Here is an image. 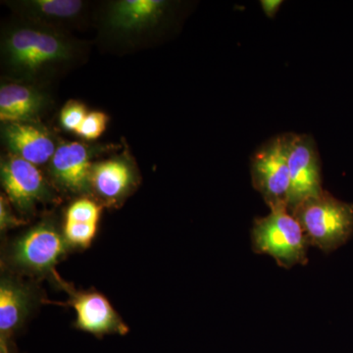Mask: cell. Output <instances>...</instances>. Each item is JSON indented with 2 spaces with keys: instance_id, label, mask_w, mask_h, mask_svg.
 I'll return each mask as SVG.
<instances>
[{
  "instance_id": "obj_1",
  "label": "cell",
  "mask_w": 353,
  "mask_h": 353,
  "mask_svg": "<svg viewBox=\"0 0 353 353\" xmlns=\"http://www.w3.org/2000/svg\"><path fill=\"white\" fill-rule=\"evenodd\" d=\"M70 250L63 226L46 217L6 243L2 267L16 275L46 279L58 289L64 290L68 283L60 277L57 266Z\"/></svg>"
},
{
  "instance_id": "obj_2",
  "label": "cell",
  "mask_w": 353,
  "mask_h": 353,
  "mask_svg": "<svg viewBox=\"0 0 353 353\" xmlns=\"http://www.w3.org/2000/svg\"><path fill=\"white\" fill-rule=\"evenodd\" d=\"M292 214L303 227L309 245L325 253L338 250L353 234V204L324 190L299 203Z\"/></svg>"
},
{
  "instance_id": "obj_3",
  "label": "cell",
  "mask_w": 353,
  "mask_h": 353,
  "mask_svg": "<svg viewBox=\"0 0 353 353\" xmlns=\"http://www.w3.org/2000/svg\"><path fill=\"white\" fill-rule=\"evenodd\" d=\"M252 243L255 252L273 257L284 268L307 263V236L287 206L270 208L268 215L254 220Z\"/></svg>"
},
{
  "instance_id": "obj_4",
  "label": "cell",
  "mask_w": 353,
  "mask_h": 353,
  "mask_svg": "<svg viewBox=\"0 0 353 353\" xmlns=\"http://www.w3.org/2000/svg\"><path fill=\"white\" fill-rule=\"evenodd\" d=\"M290 134L267 141L253 153L250 162L252 185L269 208L287 206L290 194Z\"/></svg>"
},
{
  "instance_id": "obj_5",
  "label": "cell",
  "mask_w": 353,
  "mask_h": 353,
  "mask_svg": "<svg viewBox=\"0 0 353 353\" xmlns=\"http://www.w3.org/2000/svg\"><path fill=\"white\" fill-rule=\"evenodd\" d=\"M6 55L18 71L31 73L71 55L69 43L57 34L32 28H20L7 37Z\"/></svg>"
},
{
  "instance_id": "obj_6",
  "label": "cell",
  "mask_w": 353,
  "mask_h": 353,
  "mask_svg": "<svg viewBox=\"0 0 353 353\" xmlns=\"http://www.w3.org/2000/svg\"><path fill=\"white\" fill-rule=\"evenodd\" d=\"M0 179L8 201L24 214L32 213L39 202L55 199L50 183L37 165L16 155L2 158Z\"/></svg>"
},
{
  "instance_id": "obj_7",
  "label": "cell",
  "mask_w": 353,
  "mask_h": 353,
  "mask_svg": "<svg viewBox=\"0 0 353 353\" xmlns=\"http://www.w3.org/2000/svg\"><path fill=\"white\" fill-rule=\"evenodd\" d=\"M290 194L288 208L292 212L299 203L320 196L321 162L314 139L305 134H290Z\"/></svg>"
},
{
  "instance_id": "obj_8",
  "label": "cell",
  "mask_w": 353,
  "mask_h": 353,
  "mask_svg": "<svg viewBox=\"0 0 353 353\" xmlns=\"http://www.w3.org/2000/svg\"><path fill=\"white\" fill-rule=\"evenodd\" d=\"M63 290L69 294L68 301L57 303L75 310L74 328L99 339L108 334L125 336L129 333V326L101 292L95 290H78L69 284Z\"/></svg>"
},
{
  "instance_id": "obj_9",
  "label": "cell",
  "mask_w": 353,
  "mask_h": 353,
  "mask_svg": "<svg viewBox=\"0 0 353 353\" xmlns=\"http://www.w3.org/2000/svg\"><path fill=\"white\" fill-rule=\"evenodd\" d=\"M36 284L2 270L0 280V341L14 343L37 305L46 303Z\"/></svg>"
},
{
  "instance_id": "obj_10",
  "label": "cell",
  "mask_w": 353,
  "mask_h": 353,
  "mask_svg": "<svg viewBox=\"0 0 353 353\" xmlns=\"http://www.w3.org/2000/svg\"><path fill=\"white\" fill-rule=\"evenodd\" d=\"M90 150L80 143H64L58 145L50 161L53 182L64 192L87 194L92 192L90 176L92 165Z\"/></svg>"
},
{
  "instance_id": "obj_11",
  "label": "cell",
  "mask_w": 353,
  "mask_h": 353,
  "mask_svg": "<svg viewBox=\"0 0 353 353\" xmlns=\"http://www.w3.org/2000/svg\"><path fill=\"white\" fill-rule=\"evenodd\" d=\"M2 138L11 154L37 166L50 161L57 148L50 132L34 122L7 123Z\"/></svg>"
},
{
  "instance_id": "obj_12",
  "label": "cell",
  "mask_w": 353,
  "mask_h": 353,
  "mask_svg": "<svg viewBox=\"0 0 353 353\" xmlns=\"http://www.w3.org/2000/svg\"><path fill=\"white\" fill-rule=\"evenodd\" d=\"M136 183V173L126 160L113 158L92 165V192L103 201L114 203L121 201Z\"/></svg>"
},
{
  "instance_id": "obj_13",
  "label": "cell",
  "mask_w": 353,
  "mask_h": 353,
  "mask_svg": "<svg viewBox=\"0 0 353 353\" xmlns=\"http://www.w3.org/2000/svg\"><path fill=\"white\" fill-rule=\"evenodd\" d=\"M166 6L162 0H121L111 8L109 25L115 31L138 32L155 24Z\"/></svg>"
},
{
  "instance_id": "obj_14",
  "label": "cell",
  "mask_w": 353,
  "mask_h": 353,
  "mask_svg": "<svg viewBox=\"0 0 353 353\" xmlns=\"http://www.w3.org/2000/svg\"><path fill=\"white\" fill-rule=\"evenodd\" d=\"M43 108V97L36 90L19 83L0 88V121L7 123L32 122Z\"/></svg>"
},
{
  "instance_id": "obj_15",
  "label": "cell",
  "mask_w": 353,
  "mask_h": 353,
  "mask_svg": "<svg viewBox=\"0 0 353 353\" xmlns=\"http://www.w3.org/2000/svg\"><path fill=\"white\" fill-rule=\"evenodd\" d=\"M25 6L32 15L43 19L67 20L79 15L85 4L80 0H32Z\"/></svg>"
},
{
  "instance_id": "obj_16",
  "label": "cell",
  "mask_w": 353,
  "mask_h": 353,
  "mask_svg": "<svg viewBox=\"0 0 353 353\" xmlns=\"http://www.w3.org/2000/svg\"><path fill=\"white\" fill-rule=\"evenodd\" d=\"M101 210L99 202L88 197H81L70 204L65 214L64 222L99 224Z\"/></svg>"
},
{
  "instance_id": "obj_17",
  "label": "cell",
  "mask_w": 353,
  "mask_h": 353,
  "mask_svg": "<svg viewBox=\"0 0 353 353\" xmlns=\"http://www.w3.org/2000/svg\"><path fill=\"white\" fill-rule=\"evenodd\" d=\"M99 224L64 222L63 233L71 250H87L92 245Z\"/></svg>"
},
{
  "instance_id": "obj_18",
  "label": "cell",
  "mask_w": 353,
  "mask_h": 353,
  "mask_svg": "<svg viewBox=\"0 0 353 353\" xmlns=\"http://www.w3.org/2000/svg\"><path fill=\"white\" fill-rule=\"evenodd\" d=\"M108 123V116L105 113L101 111L88 112L76 134L85 139L99 138L105 131Z\"/></svg>"
},
{
  "instance_id": "obj_19",
  "label": "cell",
  "mask_w": 353,
  "mask_h": 353,
  "mask_svg": "<svg viewBox=\"0 0 353 353\" xmlns=\"http://www.w3.org/2000/svg\"><path fill=\"white\" fill-rule=\"evenodd\" d=\"M88 114L87 108L83 103L70 101L61 110L60 123L67 131L76 132Z\"/></svg>"
},
{
  "instance_id": "obj_20",
  "label": "cell",
  "mask_w": 353,
  "mask_h": 353,
  "mask_svg": "<svg viewBox=\"0 0 353 353\" xmlns=\"http://www.w3.org/2000/svg\"><path fill=\"white\" fill-rule=\"evenodd\" d=\"M25 224L24 220L19 219L17 216L13 214L8 199L1 194L0 196V231L1 233H6L8 230Z\"/></svg>"
},
{
  "instance_id": "obj_21",
  "label": "cell",
  "mask_w": 353,
  "mask_h": 353,
  "mask_svg": "<svg viewBox=\"0 0 353 353\" xmlns=\"http://www.w3.org/2000/svg\"><path fill=\"white\" fill-rule=\"evenodd\" d=\"M283 3H284L283 0H261L260 6H261L262 11L269 19H274Z\"/></svg>"
},
{
  "instance_id": "obj_22",
  "label": "cell",
  "mask_w": 353,
  "mask_h": 353,
  "mask_svg": "<svg viewBox=\"0 0 353 353\" xmlns=\"http://www.w3.org/2000/svg\"><path fill=\"white\" fill-rule=\"evenodd\" d=\"M0 353H19L16 350L15 343H0Z\"/></svg>"
}]
</instances>
